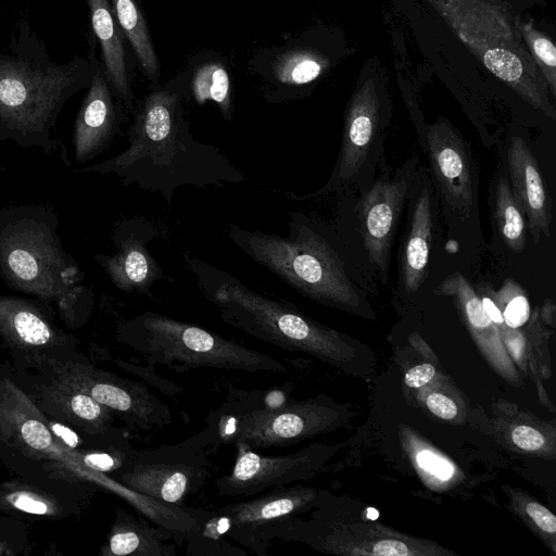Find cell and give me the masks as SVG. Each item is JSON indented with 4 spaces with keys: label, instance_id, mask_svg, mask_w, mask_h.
I'll return each mask as SVG.
<instances>
[{
    "label": "cell",
    "instance_id": "277c9868",
    "mask_svg": "<svg viewBox=\"0 0 556 556\" xmlns=\"http://www.w3.org/2000/svg\"><path fill=\"white\" fill-rule=\"evenodd\" d=\"M0 219V271L8 283L55 302L65 320L89 309L92 293L79 285L84 273L64 253L55 220L35 210H16Z\"/></svg>",
    "mask_w": 556,
    "mask_h": 556
},
{
    "label": "cell",
    "instance_id": "3957f363",
    "mask_svg": "<svg viewBox=\"0 0 556 556\" xmlns=\"http://www.w3.org/2000/svg\"><path fill=\"white\" fill-rule=\"evenodd\" d=\"M478 62L523 101L554 119L548 88L502 0H424Z\"/></svg>",
    "mask_w": 556,
    "mask_h": 556
},
{
    "label": "cell",
    "instance_id": "30bf717a",
    "mask_svg": "<svg viewBox=\"0 0 556 556\" xmlns=\"http://www.w3.org/2000/svg\"><path fill=\"white\" fill-rule=\"evenodd\" d=\"M49 363L55 378L84 390L131 428L149 431L172 424L170 407L153 394L144 382L119 377L90 364Z\"/></svg>",
    "mask_w": 556,
    "mask_h": 556
},
{
    "label": "cell",
    "instance_id": "d590c367",
    "mask_svg": "<svg viewBox=\"0 0 556 556\" xmlns=\"http://www.w3.org/2000/svg\"><path fill=\"white\" fill-rule=\"evenodd\" d=\"M371 554L376 556H405L409 554L408 547L401 541L383 540L372 546Z\"/></svg>",
    "mask_w": 556,
    "mask_h": 556
},
{
    "label": "cell",
    "instance_id": "f35d334b",
    "mask_svg": "<svg viewBox=\"0 0 556 556\" xmlns=\"http://www.w3.org/2000/svg\"><path fill=\"white\" fill-rule=\"evenodd\" d=\"M4 545L0 544V554L3 553Z\"/></svg>",
    "mask_w": 556,
    "mask_h": 556
},
{
    "label": "cell",
    "instance_id": "7c38bea8",
    "mask_svg": "<svg viewBox=\"0 0 556 556\" xmlns=\"http://www.w3.org/2000/svg\"><path fill=\"white\" fill-rule=\"evenodd\" d=\"M417 161L413 156L392 177H380L363 194L357 206L368 260L383 283L388 277L394 233L414 180Z\"/></svg>",
    "mask_w": 556,
    "mask_h": 556
},
{
    "label": "cell",
    "instance_id": "6da1fadb",
    "mask_svg": "<svg viewBox=\"0 0 556 556\" xmlns=\"http://www.w3.org/2000/svg\"><path fill=\"white\" fill-rule=\"evenodd\" d=\"M177 92H151L134 113L129 146L118 155L80 169L114 174L124 186L160 194L172 205L178 188L200 189L240 184L247 177L216 147L198 141L184 118Z\"/></svg>",
    "mask_w": 556,
    "mask_h": 556
},
{
    "label": "cell",
    "instance_id": "8992f818",
    "mask_svg": "<svg viewBox=\"0 0 556 556\" xmlns=\"http://www.w3.org/2000/svg\"><path fill=\"white\" fill-rule=\"evenodd\" d=\"M117 340L137 352L150 366L177 372L212 367L248 372H286L287 365L260 351L197 325L143 312L117 326Z\"/></svg>",
    "mask_w": 556,
    "mask_h": 556
},
{
    "label": "cell",
    "instance_id": "cb8c5ba5",
    "mask_svg": "<svg viewBox=\"0 0 556 556\" xmlns=\"http://www.w3.org/2000/svg\"><path fill=\"white\" fill-rule=\"evenodd\" d=\"M0 510L39 517H61L64 507L52 494L21 481L0 483Z\"/></svg>",
    "mask_w": 556,
    "mask_h": 556
},
{
    "label": "cell",
    "instance_id": "2e32d148",
    "mask_svg": "<svg viewBox=\"0 0 556 556\" xmlns=\"http://www.w3.org/2000/svg\"><path fill=\"white\" fill-rule=\"evenodd\" d=\"M105 73L92 62V78L77 114L74 130L76 161L84 163L102 153L119 132L122 115Z\"/></svg>",
    "mask_w": 556,
    "mask_h": 556
},
{
    "label": "cell",
    "instance_id": "4dcf8cb0",
    "mask_svg": "<svg viewBox=\"0 0 556 556\" xmlns=\"http://www.w3.org/2000/svg\"><path fill=\"white\" fill-rule=\"evenodd\" d=\"M416 458L421 468L435 475L441 480H447L454 473V468L447 460L429 451L419 452Z\"/></svg>",
    "mask_w": 556,
    "mask_h": 556
},
{
    "label": "cell",
    "instance_id": "7402d4cb",
    "mask_svg": "<svg viewBox=\"0 0 556 556\" xmlns=\"http://www.w3.org/2000/svg\"><path fill=\"white\" fill-rule=\"evenodd\" d=\"M91 26L101 46L104 73L118 98L132 111V92L128 81L125 50L115 15L109 0H86Z\"/></svg>",
    "mask_w": 556,
    "mask_h": 556
},
{
    "label": "cell",
    "instance_id": "8d00e7d4",
    "mask_svg": "<svg viewBox=\"0 0 556 556\" xmlns=\"http://www.w3.org/2000/svg\"><path fill=\"white\" fill-rule=\"evenodd\" d=\"M481 302L488 316L495 325L504 324L501 311L489 296H482Z\"/></svg>",
    "mask_w": 556,
    "mask_h": 556
},
{
    "label": "cell",
    "instance_id": "ffe728a7",
    "mask_svg": "<svg viewBox=\"0 0 556 556\" xmlns=\"http://www.w3.org/2000/svg\"><path fill=\"white\" fill-rule=\"evenodd\" d=\"M170 535L146 519L118 508L115 520L102 545L101 556H176Z\"/></svg>",
    "mask_w": 556,
    "mask_h": 556
},
{
    "label": "cell",
    "instance_id": "7a4b0ae2",
    "mask_svg": "<svg viewBox=\"0 0 556 556\" xmlns=\"http://www.w3.org/2000/svg\"><path fill=\"white\" fill-rule=\"evenodd\" d=\"M92 63L76 55L66 63L51 61L27 22L0 45V130L18 142L49 147L50 129L64 103L89 87Z\"/></svg>",
    "mask_w": 556,
    "mask_h": 556
},
{
    "label": "cell",
    "instance_id": "9a60e30c",
    "mask_svg": "<svg viewBox=\"0 0 556 556\" xmlns=\"http://www.w3.org/2000/svg\"><path fill=\"white\" fill-rule=\"evenodd\" d=\"M422 147L446 210L456 217H468L475 205V172L465 140L439 118L426 128Z\"/></svg>",
    "mask_w": 556,
    "mask_h": 556
},
{
    "label": "cell",
    "instance_id": "f1b7e54d",
    "mask_svg": "<svg viewBox=\"0 0 556 556\" xmlns=\"http://www.w3.org/2000/svg\"><path fill=\"white\" fill-rule=\"evenodd\" d=\"M494 303L502 313L503 321L511 329L522 326L530 317V304L521 287L506 279L494 292Z\"/></svg>",
    "mask_w": 556,
    "mask_h": 556
},
{
    "label": "cell",
    "instance_id": "83f0119b",
    "mask_svg": "<svg viewBox=\"0 0 556 556\" xmlns=\"http://www.w3.org/2000/svg\"><path fill=\"white\" fill-rule=\"evenodd\" d=\"M326 65L327 60L318 53L305 50L294 51L279 59L276 76L285 85H305L318 78Z\"/></svg>",
    "mask_w": 556,
    "mask_h": 556
},
{
    "label": "cell",
    "instance_id": "1f68e13d",
    "mask_svg": "<svg viewBox=\"0 0 556 556\" xmlns=\"http://www.w3.org/2000/svg\"><path fill=\"white\" fill-rule=\"evenodd\" d=\"M513 442L521 450L538 451L544 443V437L538 430L529 426H518L511 432Z\"/></svg>",
    "mask_w": 556,
    "mask_h": 556
},
{
    "label": "cell",
    "instance_id": "9c48e42d",
    "mask_svg": "<svg viewBox=\"0 0 556 556\" xmlns=\"http://www.w3.org/2000/svg\"><path fill=\"white\" fill-rule=\"evenodd\" d=\"M390 115V101L386 85L378 71H363L356 88L348 103L341 147L329 180L317 191L296 195L293 200H305L348 187L356 181L382 135Z\"/></svg>",
    "mask_w": 556,
    "mask_h": 556
},
{
    "label": "cell",
    "instance_id": "603a6c76",
    "mask_svg": "<svg viewBox=\"0 0 556 556\" xmlns=\"http://www.w3.org/2000/svg\"><path fill=\"white\" fill-rule=\"evenodd\" d=\"M117 24L150 79L160 75V64L141 11L135 0H111Z\"/></svg>",
    "mask_w": 556,
    "mask_h": 556
},
{
    "label": "cell",
    "instance_id": "5bb4252c",
    "mask_svg": "<svg viewBox=\"0 0 556 556\" xmlns=\"http://www.w3.org/2000/svg\"><path fill=\"white\" fill-rule=\"evenodd\" d=\"M236 460L229 473L214 480L218 495L252 497L276 486L309 477L318 467V451L308 447L292 454L267 456L235 444Z\"/></svg>",
    "mask_w": 556,
    "mask_h": 556
},
{
    "label": "cell",
    "instance_id": "44dd1931",
    "mask_svg": "<svg viewBox=\"0 0 556 556\" xmlns=\"http://www.w3.org/2000/svg\"><path fill=\"white\" fill-rule=\"evenodd\" d=\"M40 396L47 406L88 434L109 437L112 410L84 390L53 378L42 387Z\"/></svg>",
    "mask_w": 556,
    "mask_h": 556
},
{
    "label": "cell",
    "instance_id": "5b68a950",
    "mask_svg": "<svg viewBox=\"0 0 556 556\" xmlns=\"http://www.w3.org/2000/svg\"><path fill=\"white\" fill-rule=\"evenodd\" d=\"M229 239L250 258L279 277L303 296L350 308L359 303L356 285L329 242L299 212H291L288 236L228 228Z\"/></svg>",
    "mask_w": 556,
    "mask_h": 556
},
{
    "label": "cell",
    "instance_id": "ba28073f",
    "mask_svg": "<svg viewBox=\"0 0 556 556\" xmlns=\"http://www.w3.org/2000/svg\"><path fill=\"white\" fill-rule=\"evenodd\" d=\"M214 444L205 427L174 444L132 450L111 478L140 495L181 506L208 479L211 462L207 450Z\"/></svg>",
    "mask_w": 556,
    "mask_h": 556
},
{
    "label": "cell",
    "instance_id": "ac0fdd59",
    "mask_svg": "<svg viewBox=\"0 0 556 556\" xmlns=\"http://www.w3.org/2000/svg\"><path fill=\"white\" fill-rule=\"evenodd\" d=\"M0 334L24 350H42L59 344L63 336L48 317L21 298L0 295Z\"/></svg>",
    "mask_w": 556,
    "mask_h": 556
},
{
    "label": "cell",
    "instance_id": "e575fe53",
    "mask_svg": "<svg viewBox=\"0 0 556 556\" xmlns=\"http://www.w3.org/2000/svg\"><path fill=\"white\" fill-rule=\"evenodd\" d=\"M435 374L431 364H421L413 367L405 375V383L410 388H419L429 382Z\"/></svg>",
    "mask_w": 556,
    "mask_h": 556
},
{
    "label": "cell",
    "instance_id": "d6a6232c",
    "mask_svg": "<svg viewBox=\"0 0 556 556\" xmlns=\"http://www.w3.org/2000/svg\"><path fill=\"white\" fill-rule=\"evenodd\" d=\"M428 408L438 417L453 419L457 415V406L453 400L440 393H431L427 396Z\"/></svg>",
    "mask_w": 556,
    "mask_h": 556
},
{
    "label": "cell",
    "instance_id": "f546056e",
    "mask_svg": "<svg viewBox=\"0 0 556 556\" xmlns=\"http://www.w3.org/2000/svg\"><path fill=\"white\" fill-rule=\"evenodd\" d=\"M210 519L203 523L197 533H193L186 540V553L188 555L233 556L248 554V551L236 547L235 545L227 542L226 536L217 528L214 527Z\"/></svg>",
    "mask_w": 556,
    "mask_h": 556
},
{
    "label": "cell",
    "instance_id": "4fadbf2b",
    "mask_svg": "<svg viewBox=\"0 0 556 556\" xmlns=\"http://www.w3.org/2000/svg\"><path fill=\"white\" fill-rule=\"evenodd\" d=\"M161 237L156 224L143 216L123 219L111 236L114 252L98 254L94 260L119 290L152 298V286L163 269L148 250L149 242Z\"/></svg>",
    "mask_w": 556,
    "mask_h": 556
},
{
    "label": "cell",
    "instance_id": "52a82bcc",
    "mask_svg": "<svg viewBox=\"0 0 556 556\" xmlns=\"http://www.w3.org/2000/svg\"><path fill=\"white\" fill-rule=\"evenodd\" d=\"M0 441L72 482L101 486L118 495L122 485L93 470L87 452L59 439L34 401L9 379L0 380Z\"/></svg>",
    "mask_w": 556,
    "mask_h": 556
},
{
    "label": "cell",
    "instance_id": "4316f807",
    "mask_svg": "<svg viewBox=\"0 0 556 556\" xmlns=\"http://www.w3.org/2000/svg\"><path fill=\"white\" fill-rule=\"evenodd\" d=\"M494 208L496 224L505 243L513 251L521 253L526 242L525 220L505 178L497 182Z\"/></svg>",
    "mask_w": 556,
    "mask_h": 556
},
{
    "label": "cell",
    "instance_id": "e0dca14e",
    "mask_svg": "<svg viewBox=\"0 0 556 556\" xmlns=\"http://www.w3.org/2000/svg\"><path fill=\"white\" fill-rule=\"evenodd\" d=\"M507 161L513 197L520 211L528 218L534 242L538 243L542 236L549 238L551 199L543 182L539 164L522 138L514 137L511 139Z\"/></svg>",
    "mask_w": 556,
    "mask_h": 556
},
{
    "label": "cell",
    "instance_id": "836d02e7",
    "mask_svg": "<svg viewBox=\"0 0 556 556\" xmlns=\"http://www.w3.org/2000/svg\"><path fill=\"white\" fill-rule=\"evenodd\" d=\"M527 513L543 531L555 533L556 518L547 508L538 503H529L527 505Z\"/></svg>",
    "mask_w": 556,
    "mask_h": 556
},
{
    "label": "cell",
    "instance_id": "74e56055",
    "mask_svg": "<svg viewBox=\"0 0 556 556\" xmlns=\"http://www.w3.org/2000/svg\"><path fill=\"white\" fill-rule=\"evenodd\" d=\"M525 1H528V2H531V3L540 4V3H541V2H543L544 0H525Z\"/></svg>",
    "mask_w": 556,
    "mask_h": 556
},
{
    "label": "cell",
    "instance_id": "d4e9b609",
    "mask_svg": "<svg viewBox=\"0 0 556 556\" xmlns=\"http://www.w3.org/2000/svg\"><path fill=\"white\" fill-rule=\"evenodd\" d=\"M516 25L520 37L540 71L553 98L556 97V48L553 40L539 29L532 21L516 14Z\"/></svg>",
    "mask_w": 556,
    "mask_h": 556
},
{
    "label": "cell",
    "instance_id": "d6986e66",
    "mask_svg": "<svg viewBox=\"0 0 556 556\" xmlns=\"http://www.w3.org/2000/svg\"><path fill=\"white\" fill-rule=\"evenodd\" d=\"M432 235L433 202L431 189L427 185L415 202L401 253V280L408 292L418 291L427 278Z\"/></svg>",
    "mask_w": 556,
    "mask_h": 556
},
{
    "label": "cell",
    "instance_id": "484cf974",
    "mask_svg": "<svg viewBox=\"0 0 556 556\" xmlns=\"http://www.w3.org/2000/svg\"><path fill=\"white\" fill-rule=\"evenodd\" d=\"M191 91L199 104L211 100L219 106L227 121L232 118L230 80L222 64L207 63L200 66L193 75Z\"/></svg>",
    "mask_w": 556,
    "mask_h": 556
},
{
    "label": "cell",
    "instance_id": "8fae6325",
    "mask_svg": "<svg viewBox=\"0 0 556 556\" xmlns=\"http://www.w3.org/2000/svg\"><path fill=\"white\" fill-rule=\"evenodd\" d=\"M316 500L312 489L282 485L247 500L229 503L210 519L226 538L258 556H268L275 527L305 511Z\"/></svg>",
    "mask_w": 556,
    "mask_h": 556
}]
</instances>
